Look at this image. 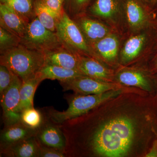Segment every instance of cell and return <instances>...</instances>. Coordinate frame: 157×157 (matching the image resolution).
Wrapping results in <instances>:
<instances>
[{
    "instance_id": "6da1fadb",
    "label": "cell",
    "mask_w": 157,
    "mask_h": 157,
    "mask_svg": "<svg viewBox=\"0 0 157 157\" xmlns=\"http://www.w3.org/2000/svg\"><path fill=\"white\" fill-rule=\"evenodd\" d=\"M58 125L66 157H145L157 138V94L125 92Z\"/></svg>"
},
{
    "instance_id": "7a4b0ae2",
    "label": "cell",
    "mask_w": 157,
    "mask_h": 157,
    "mask_svg": "<svg viewBox=\"0 0 157 157\" xmlns=\"http://www.w3.org/2000/svg\"><path fill=\"white\" fill-rule=\"evenodd\" d=\"M157 50V26L155 22L141 30L122 38L120 66L145 70Z\"/></svg>"
},
{
    "instance_id": "3957f363",
    "label": "cell",
    "mask_w": 157,
    "mask_h": 157,
    "mask_svg": "<svg viewBox=\"0 0 157 157\" xmlns=\"http://www.w3.org/2000/svg\"><path fill=\"white\" fill-rule=\"evenodd\" d=\"M125 92H135L117 90L95 94L82 95L74 93L65 97L69 105L66 110L58 111L52 107H48L42 108L41 110L47 119L60 124L65 121L84 115L104 102Z\"/></svg>"
},
{
    "instance_id": "277c9868",
    "label": "cell",
    "mask_w": 157,
    "mask_h": 157,
    "mask_svg": "<svg viewBox=\"0 0 157 157\" xmlns=\"http://www.w3.org/2000/svg\"><path fill=\"white\" fill-rule=\"evenodd\" d=\"M0 63L24 81L36 76L45 65V55L20 44L1 54Z\"/></svg>"
},
{
    "instance_id": "5b68a950",
    "label": "cell",
    "mask_w": 157,
    "mask_h": 157,
    "mask_svg": "<svg viewBox=\"0 0 157 157\" xmlns=\"http://www.w3.org/2000/svg\"><path fill=\"white\" fill-rule=\"evenodd\" d=\"M56 33L66 48L81 55L98 59L78 25L65 11L59 18Z\"/></svg>"
},
{
    "instance_id": "8992f818",
    "label": "cell",
    "mask_w": 157,
    "mask_h": 157,
    "mask_svg": "<svg viewBox=\"0 0 157 157\" xmlns=\"http://www.w3.org/2000/svg\"><path fill=\"white\" fill-rule=\"evenodd\" d=\"M123 29L122 38L137 33L152 24L157 12L139 0H123Z\"/></svg>"
},
{
    "instance_id": "52a82bcc",
    "label": "cell",
    "mask_w": 157,
    "mask_h": 157,
    "mask_svg": "<svg viewBox=\"0 0 157 157\" xmlns=\"http://www.w3.org/2000/svg\"><path fill=\"white\" fill-rule=\"evenodd\" d=\"M20 44L44 54L63 46L56 33L42 25L36 16L28 24Z\"/></svg>"
},
{
    "instance_id": "ba28073f",
    "label": "cell",
    "mask_w": 157,
    "mask_h": 157,
    "mask_svg": "<svg viewBox=\"0 0 157 157\" xmlns=\"http://www.w3.org/2000/svg\"><path fill=\"white\" fill-rule=\"evenodd\" d=\"M86 14L105 24L114 33L123 36V0H94Z\"/></svg>"
},
{
    "instance_id": "9c48e42d",
    "label": "cell",
    "mask_w": 157,
    "mask_h": 157,
    "mask_svg": "<svg viewBox=\"0 0 157 157\" xmlns=\"http://www.w3.org/2000/svg\"><path fill=\"white\" fill-rule=\"evenodd\" d=\"M59 83L64 91L72 90L79 94H100L117 90H127L142 94L147 93L136 88L125 86L118 82L100 81L84 75L68 81L59 82Z\"/></svg>"
},
{
    "instance_id": "30bf717a",
    "label": "cell",
    "mask_w": 157,
    "mask_h": 157,
    "mask_svg": "<svg viewBox=\"0 0 157 157\" xmlns=\"http://www.w3.org/2000/svg\"><path fill=\"white\" fill-rule=\"evenodd\" d=\"M122 38L120 35L113 32L90 46L99 60L116 70L120 67L119 56Z\"/></svg>"
},
{
    "instance_id": "8fae6325",
    "label": "cell",
    "mask_w": 157,
    "mask_h": 157,
    "mask_svg": "<svg viewBox=\"0 0 157 157\" xmlns=\"http://www.w3.org/2000/svg\"><path fill=\"white\" fill-rule=\"evenodd\" d=\"M115 81L125 86L136 88L150 94H155L153 74L147 70L120 67L116 70Z\"/></svg>"
},
{
    "instance_id": "7c38bea8",
    "label": "cell",
    "mask_w": 157,
    "mask_h": 157,
    "mask_svg": "<svg viewBox=\"0 0 157 157\" xmlns=\"http://www.w3.org/2000/svg\"><path fill=\"white\" fill-rule=\"evenodd\" d=\"M22 81L14 75L11 85L0 97L5 126L21 121V114L17 111L20 102V90Z\"/></svg>"
},
{
    "instance_id": "4fadbf2b",
    "label": "cell",
    "mask_w": 157,
    "mask_h": 157,
    "mask_svg": "<svg viewBox=\"0 0 157 157\" xmlns=\"http://www.w3.org/2000/svg\"><path fill=\"white\" fill-rule=\"evenodd\" d=\"M78 70L84 76L97 80L116 82V70L93 57L80 55Z\"/></svg>"
},
{
    "instance_id": "5bb4252c",
    "label": "cell",
    "mask_w": 157,
    "mask_h": 157,
    "mask_svg": "<svg viewBox=\"0 0 157 157\" xmlns=\"http://www.w3.org/2000/svg\"><path fill=\"white\" fill-rule=\"evenodd\" d=\"M36 137L41 145L64 151L66 138L61 129L58 124L46 118L42 126L37 130Z\"/></svg>"
},
{
    "instance_id": "9a60e30c",
    "label": "cell",
    "mask_w": 157,
    "mask_h": 157,
    "mask_svg": "<svg viewBox=\"0 0 157 157\" xmlns=\"http://www.w3.org/2000/svg\"><path fill=\"white\" fill-rule=\"evenodd\" d=\"M75 18L74 21L90 45L114 32L105 24L86 14L79 15Z\"/></svg>"
},
{
    "instance_id": "2e32d148",
    "label": "cell",
    "mask_w": 157,
    "mask_h": 157,
    "mask_svg": "<svg viewBox=\"0 0 157 157\" xmlns=\"http://www.w3.org/2000/svg\"><path fill=\"white\" fill-rule=\"evenodd\" d=\"M37 131L30 128L21 121L5 126L0 135V150L24 139L36 136Z\"/></svg>"
},
{
    "instance_id": "e0dca14e",
    "label": "cell",
    "mask_w": 157,
    "mask_h": 157,
    "mask_svg": "<svg viewBox=\"0 0 157 157\" xmlns=\"http://www.w3.org/2000/svg\"><path fill=\"white\" fill-rule=\"evenodd\" d=\"M44 55L45 64L54 65L70 69H78L79 57L81 55L64 46L48 52Z\"/></svg>"
},
{
    "instance_id": "ac0fdd59",
    "label": "cell",
    "mask_w": 157,
    "mask_h": 157,
    "mask_svg": "<svg viewBox=\"0 0 157 157\" xmlns=\"http://www.w3.org/2000/svg\"><path fill=\"white\" fill-rule=\"evenodd\" d=\"M28 24L9 6L0 4V26L20 38L23 36Z\"/></svg>"
},
{
    "instance_id": "d6986e66",
    "label": "cell",
    "mask_w": 157,
    "mask_h": 157,
    "mask_svg": "<svg viewBox=\"0 0 157 157\" xmlns=\"http://www.w3.org/2000/svg\"><path fill=\"white\" fill-rule=\"evenodd\" d=\"M40 146L36 136H34L0 150V156L39 157Z\"/></svg>"
},
{
    "instance_id": "ffe728a7",
    "label": "cell",
    "mask_w": 157,
    "mask_h": 157,
    "mask_svg": "<svg viewBox=\"0 0 157 157\" xmlns=\"http://www.w3.org/2000/svg\"><path fill=\"white\" fill-rule=\"evenodd\" d=\"M36 75L42 81L48 79L64 82L83 75L78 69H67L54 65L45 64Z\"/></svg>"
},
{
    "instance_id": "44dd1931",
    "label": "cell",
    "mask_w": 157,
    "mask_h": 157,
    "mask_svg": "<svg viewBox=\"0 0 157 157\" xmlns=\"http://www.w3.org/2000/svg\"><path fill=\"white\" fill-rule=\"evenodd\" d=\"M42 80L36 75L22 81L20 90V102L17 111L21 114L24 109L34 107L33 99L35 92Z\"/></svg>"
},
{
    "instance_id": "7402d4cb",
    "label": "cell",
    "mask_w": 157,
    "mask_h": 157,
    "mask_svg": "<svg viewBox=\"0 0 157 157\" xmlns=\"http://www.w3.org/2000/svg\"><path fill=\"white\" fill-rule=\"evenodd\" d=\"M35 15L42 25L48 29L56 32L59 17L45 5L43 0H37L34 3Z\"/></svg>"
},
{
    "instance_id": "603a6c76",
    "label": "cell",
    "mask_w": 157,
    "mask_h": 157,
    "mask_svg": "<svg viewBox=\"0 0 157 157\" xmlns=\"http://www.w3.org/2000/svg\"><path fill=\"white\" fill-rule=\"evenodd\" d=\"M16 12L27 24L36 16L32 0H0Z\"/></svg>"
},
{
    "instance_id": "cb8c5ba5",
    "label": "cell",
    "mask_w": 157,
    "mask_h": 157,
    "mask_svg": "<svg viewBox=\"0 0 157 157\" xmlns=\"http://www.w3.org/2000/svg\"><path fill=\"white\" fill-rule=\"evenodd\" d=\"M45 120L42 111L34 107L24 109L21 113V122L30 128L38 130Z\"/></svg>"
},
{
    "instance_id": "d4e9b609",
    "label": "cell",
    "mask_w": 157,
    "mask_h": 157,
    "mask_svg": "<svg viewBox=\"0 0 157 157\" xmlns=\"http://www.w3.org/2000/svg\"><path fill=\"white\" fill-rule=\"evenodd\" d=\"M20 41L19 37L0 26L1 54L17 47L20 44Z\"/></svg>"
},
{
    "instance_id": "484cf974",
    "label": "cell",
    "mask_w": 157,
    "mask_h": 157,
    "mask_svg": "<svg viewBox=\"0 0 157 157\" xmlns=\"http://www.w3.org/2000/svg\"><path fill=\"white\" fill-rule=\"evenodd\" d=\"M14 75L9 68L0 65V97L11 85Z\"/></svg>"
},
{
    "instance_id": "4316f807",
    "label": "cell",
    "mask_w": 157,
    "mask_h": 157,
    "mask_svg": "<svg viewBox=\"0 0 157 157\" xmlns=\"http://www.w3.org/2000/svg\"><path fill=\"white\" fill-rule=\"evenodd\" d=\"M92 2V0H70V10L75 17L86 14Z\"/></svg>"
},
{
    "instance_id": "83f0119b",
    "label": "cell",
    "mask_w": 157,
    "mask_h": 157,
    "mask_svg": "<svg viewBox=\"0 0 157 157\" xmlns=\"http://www.w3.org/2000/svg\"><path fill=\"white\" fill-rule=\"evenodd\" d=\"M39 157H66L65 152L40 144Z\"/></svg>"
},
{
    "instance_id": "f1b7e54d",
    "label": "cell",
    "mask_w": 157,
    "mask_h": 157,
    "mask_svg": "<svg viewBox=\"0 0 157 157\" xmlns=\"http://www.w3.org/2000/svg\"><path fill=\"white\" fill-rule=\"evenodd\" d=\"M46 6L60 17L64 12L63 9L64 0H43Z\"/></svg>"
},
{
    "instance_id": "f546056e",
    "label": "cell",
    "mask_w": 157,
    "mask_h": 157,
    "mask_svg": "<svg viewBox=\"0 0 157 157\" xmlns=\"http://www.w3.org/2000/svg\"><path fill=\"white\" fill-rule=\"evenodd\" d=\"M145 70L151 74L157 73V50L147 65Z\"/></svg>"
},
{
    "instance_id": "4dcf8cb0",
    "label": "cell",
    "mask_w": 157,
    "mask_h": 157,
    "mask_svg": "<svg viewBox=\"0 0 157 157\" xmlns=\"http://www.w3.org/2000/svg\"><path fill=\"white\" fill-rule=\"evenodd\" d=\"M145 157H157V138L154 141Z\"/></svg>"
},
{
    "instance_id": "1f68e13d",
    "label": "cell",
    "mask_w": 157,
    "mask_h": 157,
    "mask_svg": "<svg viewBox=\"0 0 157 157\" xmlns=\"http://www.w3.org/2000/svg\"><path fill=\"white\" fill-rule=\"evenodd\" d=\"M139 1L157 12V7L155 6L154 0H139Z\"/></svg>"
},
{
    "instance_id": "d6a6232c",
    "label": "cell",
    "mask_w": 157,
    "mask_h": 157,
    "mask_svg": "<svg viewBox=\"0 0 157 157\" xmlns=\"http://www.w3.org/2000/svg\"><path fill=\"white\" fill-rule=\"evenodd\" d=\"M154 78L155 86V93L157 94V73L153 74Z\"/></svg>"
},
{
    "instance_id": "836d02e7",
    "label": "cell",
    "mask_w": 157,
    "mask_h": 157,
    "mask_svg": "<svg viewBox=\"0 0 157 157\" xmlns=\"http://www.w3.org/2000/svg\"><path fill=\"white\" fill-rule=\"evenodd\" d=\"M154 3L155 6L157 7V0H154Z\"/></svg>"
},
{
    "instance_id": "e575fe53",
    "label": "cell",
    "mask_w": 157,
    "mask_h": 157,
    "mask_svg": "<svg viewBox=\"0 0 157 157\" xmlns=\"http://www.w3.org/2000/svg\"><path fill=\"white\" fill-rule=\"evenodd\" d=\"M155 24H156V25L157 26V19H156V20H155Z\"/></svg>"
}]
</instances>
